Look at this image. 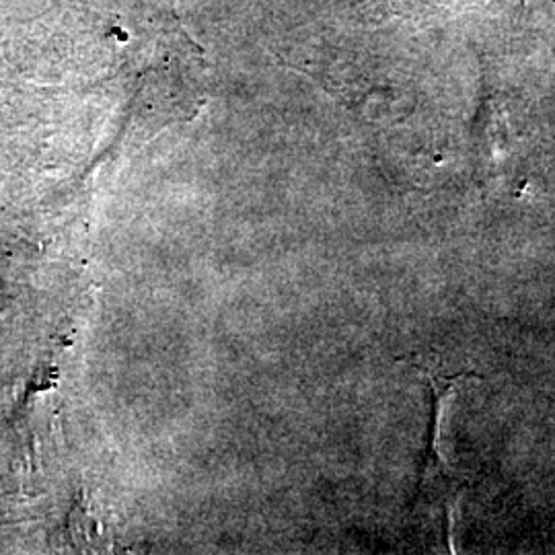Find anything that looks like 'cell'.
<instances>
[{
  "label": "cell",
  "mask_w": 555,
  "mask_h": 555,
  "mask_svg": "<svg viewBox=\"0 0 555 555\" xmlns=\"http://www.w3.org/2000/svg\"><path fill=\"white\" fill-rule=\"evenodd\" d=\"M456 378L453 380H433L435 387V424H433V440H430V451L426 456V467L422 476V494L426 498L437 496V502H447V494L451 490L449 481V472L447 465L442 463V449H440V438H442V424H444V410L447 403L455 391Z\"/></svg>",
  "instance_id": "cell-2"
},
{
  "label": "cell",
  "mask_w": 555,
  "mask_h": 555,
  "mask_svg": "<svg viewBox=\"0 0 555 555\" xmlns=\"http://www.w3.org/2000/svg\"><path fill=\"white\" fill-rule=\"evenodd\" d=\"M107 17L114 25L103 40L128 64L132 114L153 128L192 118L202 101L204 59L179 25L176 0H116Z\"/></svg>",
  "instance_id": "cell-1"
}]
</instances>
